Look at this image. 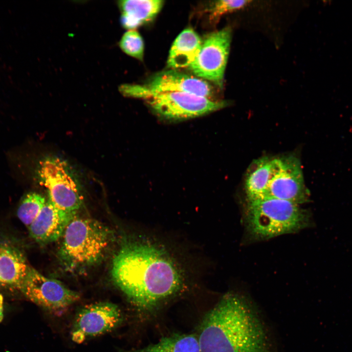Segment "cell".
<instances>
[{
	"label": "cell",
	"instance_id": "cell-10",
	"mask_svg": "<svg viewBox=\"0 0 352 352\" xmlns=\"http://www.w3.org/2000/svg\"><path fill=\"white\" fill-rule=\"evenodd\" d=\"M275 169L266 196L300 205L308 202L309 191L304 181L301 165L294 156L275 158Z\"/></svg>",
	"mask_w": 352,
	"mask_h": 352
},
{
	"label": "cell",
	"instance_id": "cell-4",
	"mask_svg": "<svg viewBox=\"0 0 352 352\" xmlns=\"http://www.w3.org/2000/svg\"><path fill=\"white\" fill-rule=\"evenodd\" d=\"M244 220L250 236L258 240L294 233L311 223L300 205L270 196L247 201Z\"/></svg>",
	"mask_w": 352,
	"mask_h": 352
},
{
	"label": "cell",
	"instance_id": "cell-20",
	"mask_svg": "<svg viewBox=\"0 0 352 352\" xmlns=\"http://www.w3.org/2000/svg\"><path fill=\"white\" fill-rule=\"evenodd\" d=\"M250 1L249 0H221L216 1L209 10L210 20L215 22L220 16L229 12L241 9Z\"/></svg>",
	"mask_w": 352,
	"mask_h": 352
},
{
	"label": "cell",
	"instance_id": "cell-2",
	"mask_svg": "<svg viewBox=\"0 0 352 352\" xmlns=\"http://www.w3.org/2000/svg\"><path fill=\"white\" fill-rule=\"evenodd\" d=\"M199 329L200 352H275L258 310L239 293L223 296Z\"/></svg>",
	"mask_w": 352,
	"mask_h": 352
},
{
	"label": "cell",
	"instance_id": "cell-21",
	"mask_svg": "<svg viewBox=\"0 0 352 352\" xmlns=\"http://www.w3.org/2000/svg\"><path fill=\"white\" fill-rule=\"evenodd\" d=\"M2 300H3L2 297L0 294V321H1V320H2V317H3V314H2V308H3L2 302H2Z\"/></svg>",
	"mask_w": 352,
	"mask_h": 352
},
{
	"label": "cell",
	"instance_id": "cell-7",
	"mask_svg": "<svg viewBox=\"0 0 352 352\" xmlns=\"http://www.w3.org/2000/svg\"><path fill=\"white\" fill-rule=\"evenodd\" d=\"M20 289L31 301L53 313L63 312L80 299L78 292L30 266Z\"/></svg>",
	"mask_w": 352,
	"mask_h": 352
},
{
	"label": "cell",
	"instance_id": "cell-5",
	"mask_svg": "<svg viewBox=\"0 0 352 352\" xmlns=\"http://www.w3.org/2000/svg\"><path fill=\"white\" fill-rule=\"evenodd\" d=\"M119 90L126 96L144 99L159 116L167 120H179L197 117L220 110L227 104L189 93L155 92L143 85L124 84Z\"/></svg>",
	"mask_w": 352,
	"mask_h": 352
},
{
	"label": "cell",
	"instance_id": "cell-14",
	"mask_svg": "<svg viewBox=\"0 0 352 352\" xmlns=\"http://www.w3.org/2000/svg\"><path fill=\"white\" fill-rule=\"evenodd\" d=\"M202 42L191 28L182 31L175 40L170 50L168 66L175 69L189 67L196 59Z\"/></svg>",
	"mask_w": 352,
	"mask_h": 352
},
{
	"label": "cell",
	"instance_id": "cell-1",
	"mask_svg": "<svg viewBox=\"0 0 352 352\" xmlns=\"http://www.w3.org/2000/svg\"><path fill=\"white\" fill-rule=\"evenodd\" d=\"M114 284L137 309L152 310L183 287L185 271L169 249L146 236L125 239L114 255Z\"/></svg>",
	"mask_w": 352,
	"mask_h": 352
},
{
	"label": "cell",
	"instance_id": "cell-9",
	"mask_svg": "<svg viewBox=\"0 0 352 352\" xmlns=\"http://www.w3.org/2000/svg\"><path fill=\"white\" fill-rule=\"evenodd\" d=\"M122 321L121 309L113 303L100 302L87 305L75 315L71 339L76 343H82L113 330Z\"/></svg>",
	"mask_w": 352,
	"mask_h": 352
},
{
	"label": "cell",
	"instance_id": "cell-17",
	"mask_svg": "<svg viewBox=\"0 0 352 352\" xmlns=\"http://www.w3.org/2000/svg\"><path fill=\"white\" fill-rule=\"evenodd\" d=\"M118 352H200L198 338L193 334H174L139 349Z\"/></svg>",
	"mask_w": 352,
	"mask_h": 352
},
{
	"label": "cell",
	"instance_id": "cell-12",
	"mask_svg": "<svg viewBox=\"0 0 352 352\" xmlns=\"http://www.w3.org/2000/svg\"><path fill=\"white\" fill-rule=\"evenodd\" d=\"M76 212H68L49 199L28 227L29 235L41 244L53 242L61 238Z\"/></svg>",
	"mask_w": 352,
	"mask_h": 352
},
{
	"label": "cell",
	"instance_id": "cell-11",
	"mask_svg": "<svg viewBox=\"0 0 352 352\" xmlns=\"http://www.w3.org/2000/svg\"><path fill=\"white\" fill-rule=\"evenodd\" d=\"M143 86L153 92L186 93L210 99L213 94L212 87L205 80L175 69L155 74Z\"/></svg>",
	"mask_w": 352,
	"mask_h": 352
},
{
	"label": "cell",
	"instance_id": "cell-15",
	"mask_svg": "<svg viewBox=\"0 0 352 352\" xmlns=\"http://www.w3.org/2000/svg\"><path fill=\"white\" fill-rule=\"evenodd\" d=\"M161 0H124L118 1L122 12V26L129 30L134 29L148 22L159 12L163 4Z\"/></svg>",
	"mask_w": 352,
	"mask_h": 352
},
{
	"label": "cell",
	"instance_id": "cell-19",
	"mask_svg": "<svg viewBox=\"0 0 352 352\" xmlns=\"http://www.w3.org/2000/svg\"><path fill=\"white\" fill-rule=\"evenodd\" d=\"M118 44L126 54L140 61L143 60L144 43L141 36L135 30H129L125 32Z\"/></svg>",
	"mask_w": 352,
	"mask_h": 352
},
{
	"label": "cell",
	"instance_id": "cell-16",
	"mask_svg": "<svg viewBox=\"0 0 352 352\" xmlns=\"http://www.w3.org/2000/svg\"><path fill=\"white\" fill-rule=\"evenodd\" d=\"M275 158L264 157L255 160L245 180L247 201L266 196L275 169Z\"/></svg>",
	"mask_w": 352,
	"mask_h": 352
},
{
	"label": "cell",
	"instance_id": "cell-6",
	"mask_svg": "<svg viewBox=\"0 0 352 352\" xmlns=\"http://www.w3.org/2000/svg\"><path fill=\"white\" fill-rule=\"evenodd\" d=\"M39 175L48 190L49 200L59 208L76 212L83 198L66 163L57 157L47 158L41 162Z\"/></svg>",
	"mask_w": 352,
	"mask_h": 352
},
{
	"label": "cell",
	"instance_id": "cell-18",
	"mask_svg": "<svg viewBox=\"0 0 352 352\" xmlns=\"http://www.w3.org/2000/svg\"><path fill=\"white\" fill-rule=\"evenodd\" d=\"M46 201L43 196L36 193H28L22 199L17 214L27 228L37 217Z\"/></svg>",
	"mask_w": 352,
	"mask_h": 352
},
{
	"label": "cell",
	"instance_id": "cell-13",
	"mask_svg": "<svg viewBox=\"0 0 352 352\" xmlns=\"http://www.w3.org/2000/svg\"><path fill=\"white\" fill-rule=\"evenodd\" d=\"M29 267L21 251L9 245H0V286L20 289Z\"/></svg>",
	"mask_w": 352,
	"mask_h": 352
},
{
	"label": "cell",
	"instance_id": "cell-8",
	"mask_svg": "<svg viewBox=\"0 0 352 352\" xmlns=\"http://www.w3.org/2000/svg\"><path fill=\"white\" fill-rule=\"evenodd\" d=\"M231 33L230 27H225L211 33L202 42L198 56L189 67L197 77L222 87Z\"/></svg>",
	"mask_w": 352,
	"mask_h": 352
},
{
	"label": "cell",
	"instance_id": "cell-3",
	"mask_svg": "<svg viewBox=\"0 0 352 352\" xmlns=\"http://www.w3.org/2000/svg\"><path fill=\"white\" fill-rule=\"evenodd\" d=\"M61 238L59 258L67 269L74 270L101 262L107 254L114 235L101 222L75 215Z\"/></svg>",
	"mask_w": 352,
	"mask_h": 352
}]
</instances>
